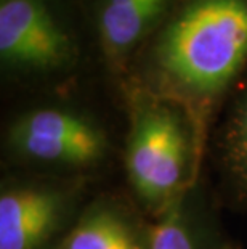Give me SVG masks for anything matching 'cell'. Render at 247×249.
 Segmentation results:
<instances>
[{
	"label": "cell",
	"instance_id": "obj_1",
	"mask_svg": "<svg viewBox=\"0 0 247 249\" xmlns=\"http://www.w3.org/2000/svg\"><path fill=\"white\" fill-rule=\"evenodd\" d=\"M247 63V0H177L149 53L151 93L186 113L198 145Z\"/></svg>",
	"mask_w": 247,
	"mask_h": 249
},
{
	"label": "cell",
	"instance_id": "obj_2",
	"mask_svg": "<svg viewBox=\"0 0 247 249\" xmlns=\"http://www.w3.org/2000/svg\"><path fill=\"white\" fill-rule=\"evenodd\" d=\"M191 151L196 153V142L185 111L151 92L136 95L125 167L132 188L148 208L162 213L181 198Z\"/></svg>",
	"mask_w": 247,
	"mask_h": 249
},
{
	"label": "cell",
	"instance_id": "obj_3",
	"mask_svg": "<svg viewBox=\"0 0 247 249\" xmlns=\"http://www.w3.org/2000/svg\"><path fill=\"white\" fill-rule=\"evenodd\" d=\"M0 56L15 70L49 72L69 65L74 44L47 0H0Z\"/></svg>",
	"mask_w": 247,
	"mask_h": 249
},
{
	"label": "cell",
	"instance_id": "obj_4",
	"mask_svg": "<svg viewBox=\"0 0 247 249\" xmlns=\"http://www.w3.org/2000/svg\"><path fill=\"white\" fill-rule=\"evenodd\" d=\"M10 145L28 160L83 167L103 160L108 142L83 116L61 108H42L29 111L13 124Z\"/></svg>",
	"mask_w": 247,
	"mask_h": 249
},
{
	"label": "cell",
	"instance_id": "obj_5",
	"mask_svg": "<svg viewBox=\"0 0 247 249\" xmlns=\"http://www.w3.org/2000/svg\"><path fill=\"white\" fill-rule=\"evenodd\" d=\"M66 196L50 187H15L0 196V249H39L58 230Z\"/></svg>",
	"mask_w": 247,
	"mask_h": 249
},
{
	"label": "cell",
	"instance_id": "obj_6",
	"mask_svg": "<svg viewBox=\"0 0 247 249\" xmlns=\"http://www.w3.org/2000/svg\"><path fill=\"white\" fill-rule=\"evenodd\" d=\"M175 0H103L98 36L108 65L120 70L133 50L164 23Z\"/></svg>",
	"mask_w": 247,
	"mask_h": 249
},
{
	"label": "cell",
	"instance_id": "obj_7",
	"mask_svg": "<svg viewBox=\"0 0 247 249\" xmlns=\"http://www.w3.org/2000/svg\"><path fill=\"white\" fill-rule=\"evenodd\" d=\"M60 249H145L133 227L108 206H95L77 222Z\"/></svg>",
	"mask_w": 247,
	"mask_h": 249
},
{
	"label": "cell",
	"instance_id": "obj_8",
	"mask_svg": "<svg viewBox=\"0 0 247 249\" xmlns=\"http://www.w3.org/2000/svg\"><path fill=\"white\" fill-rule=\"evenodd\" d=\"M222 160L234 188L247 195V90L228 119L222 140Z\"/></svg>",
	"mask_w": 247,
	"mask_h": 249
},
{
	"label": "cell",
	"instance_id": "obj_9",
	"mask_svg": "<svg viewBox=\"0 0 247 249\" xmlns=\"http://www.w3.org/2000/svg\"><path fill=\"white\" fill-rule=\"evenodd\" d=\"M146 249H194L191 233L183 219L180 198L162 211L159 220L151 227Z\"/></svg>",
	"mask_w": 247,
	"mask_h": 249
}]
</instances>
